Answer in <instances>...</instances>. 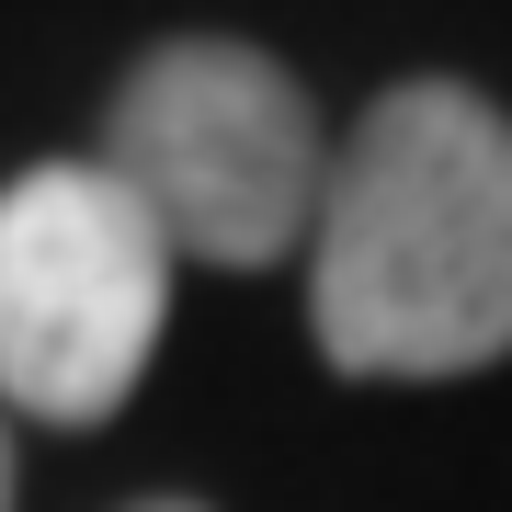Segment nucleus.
I'll return each instance as SVG.
<instances>
[{
	"mask_svg": "<svg viewBox=\"0 0 512 512\" xmlns=\"http://www.w3.org/2000/svg\"><path fill=\"white\" fill-rule=\"evenodd\" d=\"M103 171L148 205V228L171 239V262H296L319 228L330 137L308 92L262 46L228 35H171L126 69V92L103 114Z\"/></svg>",
	"mask_w": 512,
	"mask_h": 512,
	"instance_id": "nucleus-2",
	"label": "nucleus"
},
{
	"mask_svg": "<svg viewBox=\"0 0 512 512\" xmlns=\"http://www.w3.org/2000/svg\"><path fill=\"white\" fill-rule=\"evenodd\" d=\"M137 512H205V501H137Z\"/></svg>",
	"mask_w": 512,
	"mask_h": 512,
	"instance_id": "nucleus-5",
	"label": "nucleus"
},
{
	"mask_svg": "<svg viewBox=\"0 0 512 512\" xmlns=\"http://www.w3.org/2000/svg\"><path fill=\"white\" fill-rule=\"evenodd\" d=\"M0 512H12V433H0Z\"/></svg>",
	"mask_w": 512,
	"mask_h": 512,
	"instance_id": "nucleus-4",
	"label": "nucleus"
},
{
	"mask_svg": "<svg viewBox=\"0 0 512 512\" xmlns=\"http://www.w3.org/2000/svg\"><path fill=\"white\" fill-rule=\"evenodd\" d=\"M171 319V239L103 160L0 183V399L23 421H114Z\"/></svg>",
	"mask_w": 512,
	"mask_h": 512,
	"instance_id": "nucleus-3",
	"label": "nucleus"
},
{
	"mask_svg": "<svg viewBox=\"0 0 512 512\" xmlns=\"http://www.w3.org/2000/svg\"><path fill=\"white\" fill-rule=\"evenodd\" d=\"M308 330L342 376H478L512 353V114L399 80L330 148Z\"/></svg>",
	"mask_w": 512,
	"mask_h": 512,
	"instance_id": "nucleus-1",
	"label": "nucleus"
}]
</instances>
